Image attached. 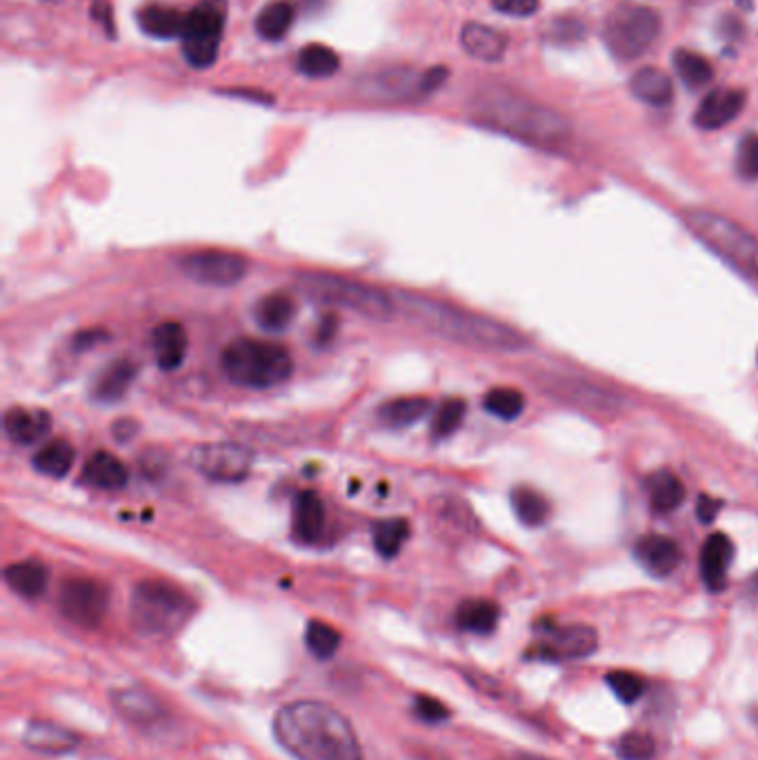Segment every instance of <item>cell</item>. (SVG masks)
<instances>
[{
    "label": "cell",
    "mask_w": 758,
    "mask_h": 760,
    "mask_svg": "<svg viewBox=\"0 0 758 760\" xmlns=\"http://www.w3.org/2000/svg\"><path fill=\"white\" fill-rule=\"evenodd\" d=\"M338 67H340L338 53L331 47L318 44V42L302 47L296 58V69L307 78H329L338 71Z\"/></svg>",
    "instance_id": "34"
},
{
    "label": "cell",
    "mask_w": 758,
    "mask_h": 760,
    "mask_svg": "<svg viewBox=\"0 0 758 760\" xmlns=\"http://www.w3.org/2000/svg\"><path fill=\"white\" fill-rule=\"evenodd\" d=\"M22 742L38 753L47 756H60L69 753L80 744V736L58 722L51 720H31L24 727Z\"/></svg>",
    "instance_id": "18"
},
{
    "label": "cell",
    "mask_w": 758,
    "mask_h": 760,
    "mask_svg": "<svg viewBox=\"0 0 758 760\" xmlns=\"http://www.w3.org/2000/svg\"><path fill=\"white\" fill-rule=\"evenodd\" d=\"M538 384L553 396L556 400L569 402L574 407L598 411V413H616L620 407L618 396L609 393L598 384H589L580 378H569L565 373H540Z\"/></svg>",
    "instance_id": "14"
},
{
    "label": "cell",
    "mask_w": 758,
    "mask_h": 760,
    "mask_svg": "<svg viewBox=\"0 0 758 760\" xmlns=\"http://www.w3.org/2000/svg\"><path fill=\"white\" fill-rule=\"evenodd\" d=\"M511 507L513 513L518 516V520L527 527H540L547 522L549 518V502L542 493H538L536 489L529 487H518L511 491Z\"/></svg>",
    "instance_id": "36"
},
{
    "label": "cell",
    "mask_w": 758,
    "mask_h": 760,
    "mask_svg": "<svg viewBox=\"0 0 758 760\" xmlns=\"http://www.w3.org/2000/svg\"><path fill=\"white\" fill-rule=\"evenodd\" d=\"M745 102L747 93L742 89H714L700 100L698 109L694 111V124L705 131L720 129L742 111Z\"/></svg>",
    "instance_id": "16"
},
{
    "label": "cell",
    "mask_w": 758,
    "mask_h": 760,
    "mask_svg": "<svg viewBox=\"0 0 758 760\" xmlns=\"http://www.w3.org/2000/svg\"><path fill=\"white\" fill-rule=\"evenodd\" d=\"M91 16L102 24V29L113 36L116 27H113V11H111V2L109 0H93L91 4Z\"/></svg>",
    "instance_id": "48"
},
{
    "label": "cell",
    "mask_w": 758,
    "mask_h": 760,
    "mask_svg": "<svg viewBox=\"0 0 758 760\" xmlns=\"http://www.w3.org/2000/svg\"><path fill=\"white\" fill-rule=\"evenodd\" d=\"M498 618H500L498 604L491 602V600H485V598L465 600L456 609V624L462 631L476 633V636L493 633V629L498 624Z\"/></svg>",
    "instance_id": "29"
},
{
    "label": "cell",
    "mask_w": 758,
    "mask_h": 760,
    "mask_svg": "<svg viewBox=\"0 0 758 760\" xmlns=\"http://www.w3.org/2000/svg\"><path fill=\"white\" fill-rule=\"evenodd\" d=\"M649 491V502L656 513H669L676 511L685 498V487L680 478L667 469H660L649 476L647 482Z\"/></svg>",
    "instance_id": "32"
},
{
    "label": "cell",
    "mask_w": 758,
    "mask_h": 760,
    "mask_svg": "<svg viewBox=\"0 0 758 760\" xmlns=\"http://www.w3.org/2000/svg\"><path fill=\"white\" fill-rule=\"evenodd\" d=\"M756 358H758V353H756Z\"/></svg>",
    "instance_id": "53"
},
{
    "label": "cell",
    "mask_w": 758,
    "mask_h": 760,
    "mask_svg": "<svg viewBox=\"0 0 758 760\" xmlns=\"http://www.w3.org/2000/svg\"><path fill=\"white\" fill-rule=\"evenodd\" d=\"M391 296L398 313L445 340L487 351H520L527 347L522 333L489 316L416 291H391Z\"/></svg>",
    "instance_id": "2"
},
{
    "label": "cell",
    "mask_w": 758,
    "mask_h": 760,
    "mask_svg": "<svg viewBox=\"0 0 758 760\" xmlns=\"http://www.w3.org/2000/svg\"><path fill=\"white\" fill-rule=\"evenodd\" d=\"M660 13L647 4H618L602 24V42L618 60L640 58L660 36Z\"/></svg>",
    "instance_id": "8"
},
{
    "label": "cell",
    "mask_w": 758,
    "mask_h": 760,
    "mask_svg": "<svg viewBox=\"0 0 758 760\" xmlns=\"http://www.w3.org/2000/svg\"><path fill=\"white\" fill-rule=\"evenodd\" d=\"M473 116L478 124L533 147H560L571 136L565 116L509 89H485L478 93Z\"/></svg>",
    "instance_id": "3"
},
{
    "label": "cell",
    "mask_w": 758,
    "mask_h": 760,
    "mask_svg": "<svg viewBox=\"0 0 758 760\" xmlns=\"http://www.w3.org/2000/svg\"><path fill=\"white\" fill-rule=\"evenodd\" d=\"M736 173L742 180H758V133H745L736 147Z\"/></svg>",
    "instance_id": "44"
},
{
    "label": "cell",
    "mask_w": 758,
    "mask_h": 760,
    "mask_svg": "<svg viewBox=\"0 0 758 760\" xmlns=\"http://www.w3.org/2000/svg\"><path fill=\"white\" fill-rule=\"evenodd\" d=\"M482 404H485V409L491 416L502 418V420H513V418H518L522 413L525 398L513 387H496V389L485 393Z\"/></svg>",
    "instance_id": "40"
},
{
    "label": "cell",
    "mask_w": 758,
    "mask_h": 760,
    "mask_svg": "<svg viewBox=\"0 0 758 760\" xmlns=\"http://www.w3.org/2000/svg\"><path fill=\"white\" fill-rule=\"evenodd\" d=\"M140 29L153 38H180L184 13L167 4H147L138 13Z\"/></svg>",
    "instance_id": "31"
},
{
    "label": "cell",
    "mask_w": 758,
    "mask_h": 760,
    "mask_svg": "<svg viewBox=\"0 0 758 760\" xmlns=\"http://www.w3.org/2000/svg\"><path fill=\"white\" fill-rule=\"evenodd\" d=\"M671 64L678 73V78L689 87V89H700L707 87L714 80V67L711 62L689 49H676L671 56Z\"/></svg>",
    "instance_id": "35"
},
{
    "label": "cell",
    "mask_w": 758,
    "mask_h": 760,
    "mask_svg": "<svg viewBox=\"0 0 758 760\" xmlns=\"http://www.w3.org/2000/svg\"><path fill=\"white\" fill-rule=\"evenodd\" d=\"M325 529V504L313 491H302L293 502V531L302 542H316Z\"/></svg>",
    "instance_id": "27"
},
{
    "label": "cell",
    "mask_w": 758,
    "mask_h": 760,
    "mask_svg": "<svg viewBox=\"0 0 758 760\" xmlns=\"http://www.w3.org/2000/svg\"><path fill=\"white\" fill-rule=\"evenodd\" d=\"M598 649V633L589 624L542 627L538 640L527 651L529 658L545 662H565L587 658Z\"/></svg>",
    "instance_id": "12"
},
{
    "label": "cell",
    "mask_w": 758,
    "mask_h": 760,
    "mask_svg": "<svg viewBox=\"0 0 758 760\" xmlns=\"http://www.w3.org/2000/svg\"><path fill=\"white\" fill-rule=\"evenodd\" d=\"M493 9L513 18H527L538 11L540 0H491Z\"/></svg>",
    "instance_id": "46"
},
{
    "label": "cell",
    "mask_w": 758,
    "mask_h": 760,
    "mask_svg": "<svg viewBox=\"0 0 758 760\" xmlns=\"http://www.w3.org/2000/svg\"><path fill=\"white\" fill-rule=\"evenodd\" d=\"M734 558V544L725 533H711L700 549V578L709 591H722Z\"/></svg>",
    "instance_id": "19"
},
{
    "label": "cell",
    "mask_w": 758,
    "mask_h": 760,
    "mask_svg": "<svg viewBox=\"0 0 758 760\" xmlns=\"http://www.w3.org/2000/svg\"><path fill=\"white\" fill-rule=\"evenodd\" d=\"M413 713L422 720V722H427V724H438V722H445L449 716H451V711H449V707L445 704V702H440L438 698H433V696H427V693H418V696H413Z\"/></svg>",
    "instance_id": "45"
},
{
    "label": "cell",
    "mask_w": 758,
    "mask_h": 760,
    "mask_svg": "<svg viewBox=\"0 0 758 760\" xmlns=\"http://www.w3.org/2000/svg\"><path fill=\"white\" fill-rule=\"evenodd\" d=\"M225 31V2L202 0L184 13L180 47L193 69H207L216 62Z\"/></svg>",
    "instance_id": "9"
},
{
    "label": "cell",
    "mask_w": 758,
    "mask_h": 760,
    "mask_svg": "<svg viewBox=\"0 0 758 760\" xmlns=\"http://www.w3.org/2000/svg\"><path fill=\"white\" fill-rule=\"evenodd\" d=\"M460 44L471 58H478L482 62H498L505 56L507 38L493 27L467 22L460 29Z\"/></svg>",
    "instance_id": "22"
},
{
    "label": "cell",
    "mask_w": 758,
    "mask_h": 760,
    "mask_svg": "<svg viewBox=\"0 0 758 760\" xmlns=\"http://www.w3.org/2000/svg\"><path fill=\"white\" fill-rule=\"evenodd\" d=\"M193 467L216 482L242 480L251 469V453L236 442H205L191 451Z\"/></svg>",
    "instance_id": "13"
},
{
    "label": "cell",
    "mask_w": 758,
    "mask_h": 760,
    "mask_svg": "<svg viewBox=\"0 0 758 760\" xmlns=\"http://www.w3.org/2000/svg\"><path fill=\"white\" fill-rule=\"evenodd\" d=\"M585 36V27L580 20H574V18H560L556 20V29H553V38L556 40H567V38H582Z\"/></svg>",
    "instance_id": "47"
},
{
    "label": "cell",
    "mask_w": 758,
    "mask_h": 760,
    "mask_svg": "<svg viewBox=\"0 0 758 760\" xmlns=\"http://www.w3.org/2000/svg\"><path fill=\"white\" fill-rule=\"evenodd\" d=\"M513 760H542V758H536V756H518Z\"/></svg>",
    "instance_id": "51"
},
{
    "label": "cell",
    "mask_w": 758,
    "mask_h": 760,
    "mask_svg": "<svg viewBox=\"0 0 758 760\" xmlns=\"http://www.w3.org/2000/svg\"><path fill=\"white\" fill-rule=\"evenodd\" d=\"M300 291L325 304L342 307L369 320H391L398 309L391 291H382L369 282L325 271H305L296 276Z\"/></svg>",
    "instance_id": "7"
},
{
    "label": "cell",
    "mask_w": 758,
    "mask_h": 760,
    "mask_svg": "<svg viewBox=\"0 0 758 760\" xmlns=\"http://www.w3.org/2000/svg\"><path fill=\"white\" fill-rule=\"evenodd\" d=\"M465 409H467V404H465V400H460V398H449V400H445V402L438 407V411H436V416H433V420H431V433H433V438H447V436H451V433L460 427V422H462V418H465Z\"/></svg>",
    "instance_id": "41"
},
{
    "label": "cell",
    "mask_w": 758,
    "mask_h": 760,
    "mask_svg": "<svg viewBox=\"0 0 758 760\" xmlns=\"http://www.w3.org/2000/svg\"><path fill=\"white\" fill-rule=\"evenodd\" d=\"M298 313V302L287 291H273L262 296L253 307V320L260 329L282 331L287 329Z\"/></svg>",
    "instance_id": "24"
},
{
    "label": "cell",
    "mask_w": 758,
    "mask_h": 760,
    "mask_svg": "<svg viewBox=\"0 0 758 760\" xmlns=\"http://www.w3.org/2000/svg\"><path fill=\"white\" fill-rule=\"evenodd\" d=\"M4 433L16 444H33L51 429V416L44 409L11 407L2 418Z\"/></svg>",
    "instance_id": "21"
},
{
    "label": "cell",
    "mask_w": 758,
    "mask_h": 760,
    "mask_svg": "<svg viewBox=\"0 0 758 760\" xmlns=\"http://www.w3.org/2000/svg\"><path fill=\"white\" fill-rule=\"evenodd\" d=\"M736 4H738L740 9H745V11H749V9L754 7V0H736Z\"/></svg>",
    "instance_id": "50"
},
{
    "label": "cell",
    "mask_w": 758,
    "mask_h": 760,
    "mask_svg": "<svg viewBox=\"0 0 758 760\" xmlns=\"http://www.w3.org/2000/svg\"><path fill=\"white\" fill-rule=\"evenodd\" d=\"M151 351H153V360L160 369H164V371L178 369L182 364L187 351H189L187 329L176 320L160 322L151 333Z\"/></svg>",
    "instance_id": "20"
},
{
    "label": "cell",
    "mask_w": 758,
    "mask_h": 760,
    "mask_svg": "<svg viewBox=\"0 0 758 760\" xmlns=\"http://www.w3.org/2000/svg\"><path fill=\"white\" fill-rule=\"evenodd\" d=\"M136 373H138V367L127 360V358H118L113 360L96 380L93 384V396L98 400H104V402H116L120 400L127 389L133 384L136 380Z\"/></svg>",
    "instance_id": "30"
},
{
    "label": "cell",
    "mask_w": 758,
    "mask_h": 760,
    "mask_svg": "<svg viewBox=\"0 0 758 760\" xmlns=\"http://www.w3.org/2000/svg\"><path fill=\"white\" fill-rule=\"evenodd\" d=\"M685 227L731 269L758 282V236L709 209H687Z\"/></svg>",
    "instance_id": "6"
},
{
    "label": "cell",
    "mask_w": 758,
    "mask_h": 760,
    "mask_svg": "<svg viewBox=\"0 0 758 760\" xmlns=\"http://www.w3.org/2000/svg\"><path fill=\"white\" fill-rule=\"evenodd\" d=\"M754 591L758 593V573H756V578H754Z\"/></svg>",
    "instance_id": "52"
},
{
    "label": "cell",
    "mask_w": 758,
    "mask_h": 760,
    "mask_svg": "<svg viewBox=\"0 0 758 760\" xmlns=\"http://www.w3.org/2000/svg\"><path fill=\"white\" fill-rule=\"evenodd\" d=\"M82 478L91 484V487H98V489H109V491H116V489H122L129 480V469L127 464L109 453V451H96L87 462H84V469H82Z\"/></svg>",
    "instance_id": "25"
},
{
    "label": "cell",
    "mask_w": 758,
    "mask_h": 760,
    "mask_svg": "<svg viewBox=\"0 0 758 760\" xmlns=\"http://www.w3.org/2000/svg\"><path fill=\"white\" fill-rule=\"evenodd\" d=\"M180 271L200 284L231 287L247 276V260L227 249H196L178 260Z\"/></svg>",
    "instance_id": "11"
},
{
    "label": "cell",
    "mask_w": 758,
    "mask_h": 760,
    "mask_svg": "<svg viewBox=\"0 0 758 760\" xmlns=\"http://www.w3.org/2000/svg\"><path fill=\"white\" fill-rule=\"evenodd\" d=\"M605 680L614 696L625 704L636 702L645 693V680L634 671H609Z\"/></svg>",
    "instance_id": "43"
},
{
    "label": "cell",
    "mask_w": 758,
    "mask_h": 760,
    "mask_svg": "<svg viewBox=\"0 0 758 760\" xmlns=\"http://www.w3.org/2000/svg\"><path fill=\"white\" fill-rule=\"evenodd\" d=\"M431 409V402L422 396H400L393 400H387L378 407L376 416L385 427L402 429L420 422Z\"/></svg>",
    "instance_id": "28"
},
{
    "label": "cell",
    "mask_w": 758,
    "mask_h": 760,
    "mask_svg": "<svg viewBox=\"0 0 758 760\" xmlns=\"http://www.w3.org/2000/svg\"><path fill=\"white\" fill-rule=\"evenodd\" d=\"M73 460H76L73 447H71L67 440L56 438V440L42 444V447L36 451V456H33L31 462H33V469H36L38 473H44V476H49V478H62V476L69 473Z\"/></svg>",
    "instance_id": "33"
},
{
    "label": "cell",
    "mask_w": 758,
    "mask_h": 760,
    "mask_svg": "<svg viewBox=\"0 0 758 760\" xmlns=\"http://www.w3.org/2000/svg\"><path fill=\"white\" fill-rule=\"evenodd\" d=\"M116 713L138 729H160L167 720V709L160 698L144 687H122L109 696Z\"/></svg>",
    "instance_id": "15"
},
{
    "label": "cell",
    "mask_w": 758,
    "mask_h": 760,
    "mask_svg": "<svg viewBox=\"0 0 758 760\" xmlns=\"http://www.w3.org/2000/svg\"><path fill=\"white\" fill-rule=\"evenodd\" d=\"M616 753L620 760H651L656 756V742L649 733L629 731L616 742Z\"/></svg>",
    "instance_id": "42"
},
{
    "label": "cell",
    "mask_w": 758,
    "mask_h": 760,
    "mask_svg": "<svg viewBox=\"0 0 758 760\" xmlns=\"http://www.w3.org/2000/svg\"><path fill=\"white\" fill-rule=\"evenodd\" d=\"M629 91L645 104L667 107L674 100L671 78L658 67H642L629 78Z\"/></svg>",
    "instance_id": "23"
},
{
    "label": "cell",
    "mask_w": 758,
    "mask_h": 760,
    "mask_svg": "<svg viewBox=\"0 0 758 760\" xmlns=\"http://www.w3.org/2000/svg\"><path fill=\"white\" fill-rule=\"evenodd\" d=\"M220 367L233 384L247 389H271L293 373V360L285 347L256 338L231 340L222 349Z\"/></svg>",
    "instance_id": "5"
},
{
    "label": "cell",
    "mask_w": 758,
    "mask_h": 760,
    "mask_svg": "<svg viewBox=\"0 0 758 760\" xmlns=\"http://www.w3.org/2000/svg\"><path fill=\"white\" fill-rule=\"evenodd\" d=\"M305 644L316 658L327 660L340 647V631L325 620H309L305 629Z\"/></svg>",
    "instance_id": "39"
},
{
    "label": "cell",
    "mask_w": 758,
    "mask_h": 760,
    "mask_svg": "<svg viewBox=\"0 0 758 760\" xmlns=\"http://www.w3.org/2000/svg\"><path fill=\"white\" fill-rule=\"evenodd\" d=\"M193 607V600L173 582L147 578L131 591L129 620L138 636L169 638L191 618Z\"/></svg>",
    "instance_id": "4"
},
{
    "label": "cell",
    "mask_w": 758,
    "mask_h": 760,
    "mask_svg": "<svg viewBox=\"0 0 758 760\" xmlns=\"http://www.w3.org/2000/svg\"><path fill=\"white\" fill-rule=\"evenodd\" d=\"M291 22H293V7L285 0H276L262 7L260 13L256 16V31L265 40H280L287 36Z\"/></svg>",
    "instance_id": "37"
},
{
    "label": "cell",
    "mask_w": 758,
    "mask_h": 760,
    "mask_svg": "<svg viewBox=\"0 0 758 760\" xmlns=\"http://www.w3.org/2000/svg\"><path fill=\"white\" fill-rule=\"evenodd\" d=\"M634 553H636V560L640 562V567L656 578H665V576L674 573L682 560V551H680L678 542L667 538V536H660V533H647V536L638 538Z\"/></svg>",
    "instance_id": "17"
},
{
    "label": "cell",
    "mask_w": 758,
    "mask_h": 760,
    "mask_svg": "<svg viewBox=\"0 0 758 760\" xmlns=\"http://www.w3.org/2000/svg\"><path fill=\"white\" fill-rule=\"evenodd\" d=\"M273 736L296 760H362L351 722L322 700H293L273 716Z\"/></svg>",
    "instance_id": "1"
},
{
    "label": "cell",
    "mask_w": 758,
    "mask_h": 760,
    "mask_svg": "<svg viewBox=\"0 0 758 760\" xmlns=\"http://www.w3.org/2000/svg\"><path fill=\"white\" fill-rule=\"evenodd\" d=\"M4 582L7 587L22 596V598H38L47 591L49 584V569L40 560H22L13 562L4 569Z\"/></svg>",
    "instance_id": "26"
},
{
    "label": "cell",
    "mask_w": 758,
    "mask_h": 760,
    "mask_svg": "<svg viewBox=\"0 0 758 760\" xmlns=\"http://www.w3.org/2000/svg\"><path fill=\"white\" fill-rule=\"evenodd\" d=\"M409 536V524L405 518H387L373 527V547L380 556L393 558Z\"/></svg>",
    "instance_id": "38"
},
{
    "label": "cell",
    "mask_w": 758,
    "mask_h": 760,
    "mask_svg": "<svg viewBox=\"0 0 758 760\" xmlns=\"http://www.w3.org/2000/svg\"><path fill=\"white\" fill-rule=\"evenodd\" d=\"M720 511V502L709 498V496H700L698 504H696V513L702 522H711L716 518V513Z\"/></svg>",
    "instance_id": "49"
},
{
    "label": "cell",
    "mask_w": 758,
    "mask_h": 760,
    "mask_svg": "<svg viewBox=\"0 0 758 760\" xmlns=\"http://www.w3.org/2000/svg\"><path fill=\"white\" fill-rule=\"evenodd\" d=\"M60 613L82 629H96L109 609V587L89 576H71L58 589Z\"/></svg>",
    "instance_id": "10"
}]
</instances>
